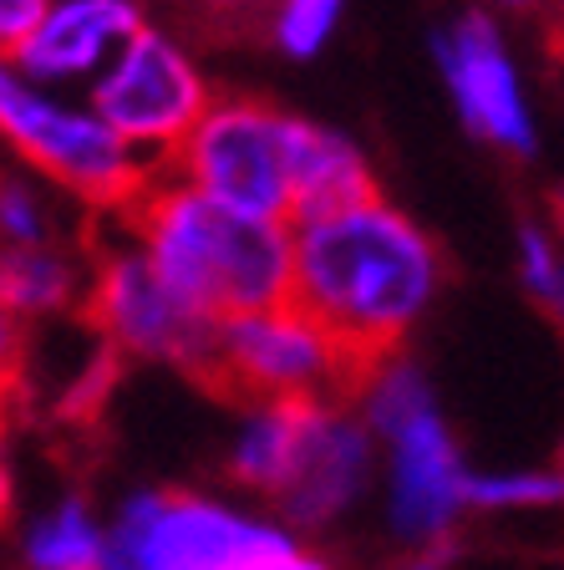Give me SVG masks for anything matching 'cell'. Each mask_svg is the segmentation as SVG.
I'll return each mask as SVG.
<instances>
[{"label": "cell", "instance_id": "obj_1", "mask_svg": "<svg viewBox=\"0 0 564 570\" xmlns=\"http://www.w3.org/2000/svg\"><path fill=\"white\" fill-rule=\"evenodd\" d=\"M290 301L342 336L356 362L407 352L447 281L443 245L376 189L356 204L290 219Z\"/></svg>", "mask_w": 564, "mask_h": 570}, {"label": "cell", "instance_id": "obj_2", "mask_svg": "<svg viewBox=\"0 0 564 570\" xmlns=\"http://www.w3.org/2000/svg\"><path fill=\"white\" fill-rule=\"evenodd\" d=\"M118 225L148 255L158 281L214 326L290 301V219L239 214L209 194L188 189L184 178L154 174Z\"/></svg>", "mask_w": 564, "mask_h": 570}, {"label": "cell", "instance_id": "obj_3", "mask_svg": "<svg viewBox=\"0 0 564 570\" xmlns=\"http://www.w3.org/2000/svg\"><path fill=\"white\" fill-rule=\"evenodd\" d=\"M382 453V520L407 556H437L468 520V459L443 417L437 387L407 352L366 362L352 387Z\"/></svg>", "mask_w": 564, "mask_h": 570}, {"label": "cell", "instance_id": "obj_4", "mask_svg": "<svg viewBox=\"0 0 564 570\" xmlns=\"http://www.w3.org/2000/svg\"><path fill=\"white\" fill-rule=\"evenodd\" d=\"M0 154L47 178L77 209L107 219H122L154 178V168L97 118L87 92L41 87L16 67V57H0Z\"/></svg>", "mask_w": 564, "mask_h": 570}, {"label": "cell", "instance_id": "obj_5", "mask_svg": "<svg viewBox=\"0 0 564 570\" xmlns=\"http://www.w3.org/2000/svg\"><path fill=\"white\" fill-rule=\"evenodd\" d=\"M295 546L270 510L204 489H132L107 520V556L128 570H259Z\"/></svg>", "mask_w": 564, "mask_h": 570}, {"label": "cell", "instance_id": "obj_6", "mask_svg": "<svg viewBox=\"0 0 564 570\" xmlns=\"http://www.w3.org/2000/svg\"><path fill=\"white\" fill-rule=\"evenodd\" d=\"M362 362L306 306L280 301L214 326L204 382L239 403H336L352 397Z\"/></svg>", "mask_w": 564, "mask_h": 570}, {"label": "cell", "instance_id": "obj_7", "mask_svg": "<svg viewBox=\"0 0 564 570\" xmlns=\"http://www.w3.org/2000/svg\"><path fill=\"white\" fill-rule=\"evenodd\" d=\"M290 122L295 112L245 92H219L199 128L184 138L164 174L239 214L295 219L290 194Z\"/></svg>", "mask_w": 564, "mask_h": 570}, {"label": "cell", "instance_id": "obj_8", "mask_svg": "<svg viewBox=\"0 0 564 570\" xmlns=\"http://www.w3.org/2000/svg\"><path fill=\"white\" fill-rule=\"evenodd\" d=\"M214 97L219 92H214L209 71L199 67V57L164 26H142L112 57V67L87 87V102L97 107V118L154 174L174 164V154L199 128Z\"/></svg>", "mask_w": 564, "mask_h": 570}, {"label": "cell", "instance_id": "obj_9", "mask_svg": "<svg viewBox=\"0 0 564 570\" xmlns=\"http://www.w3.org/2000/svg\"><path fill=\"white\" fill-rule=\"evenodd\" d=\"M82 321L92 326V336L107 352L132 356V362H164V367L194 372V377H204V367H209L214 321L199 316L194 306H184L158 281V271L132 245L128 229L92 249Z\"/></svg>", "mask_w": 564, "mask_h": 570}, {"label": "cell", "instance_id": "obj_10", "mask_svg": "<svg viewBox=\"0 0 564 570\" xmlns=\"http://www.w3.org/2000/svg\"><path fill=\"white\" fill-rule=\"evenodd\" d=\"M433 67L463 132L508 158L540 154V112L494 11H463L433 36Z\"/></svg>", "mask_w": 564, "mask_h": 570}, {"label": "cell", "instance_id": "obj_11", "mask_svg": "<svg viewBox=\"0 0 564 570\" xmlns=\"http://www.w3.org/2000/svg\"><path fill=\"white\" fill-rule=\"evenodd\" d=\"M376 474H382V453H376L372 428L352 407V397L306 403L285 479L270 499V514L290 524L295 534L342 524L376 489Z\"/></svg>", "mask_w": 564, "mask_h": 570}, {"label": "cell", "instance_id": "obj_12", "mask_svg": "<svg viewBox=\"0 0 564 570\" xmlns=\"http://www.w3.org/2000/svg\"><path fill=\"white\" fill-rule=\"evenodd\" d=\"M142 26L138 0H47L16 51V67L41 87L87 92Z\"/></svg>", "mask_w": 564, "mask_h": 570}, {"label": "cell", "instance_id": "obj_13", "mask_svg": "<svg viewBox=\"0 0 564 570\" xmlns=\"http://www.w3.org/2000/svg\"><path fill=\"white\" fill-rule=\"evenodd\" d=\"M290 194H295V219L342 209V204L376 194V168L352 132L295 118L290 122Z\"/></svg>", "mask_w": 564, "mask_h": 570}, {"label": "cell", "instance_id": "obj_14", "mask_svg": "<svg viewBox=\"0 0 564 570\" xmlns=\"http://www.w3.org/2000/svg\"><path fill=\"white\" fill-rule=\"evenodd\" d=\"M87 275H92V255H82L71 239L0 249V301L21 326L77 316L87 306Z\"/></svg>", "mask_w": 564, "mask_h": 570}, {"label": "cell", "instance_id": "obj_15", "mask_svg": "<svg viewBox=\"0 0 564 570\" xmlns=\"http://www.w3.org/2000/svg\"><path fill=\"white\" fill-rule=\"evenodd\" d=\"M26 570H102L107 566V520L87 494H61L36 510L21 530Z\"/></svg>", "mask_w": 564, "mask_h": 570}, {"label": "cell", "instance_id": "obj_16", "mask_svg": "<svg viewBox=\"0 0 564 570\" xmlns=\"http://www.w3.org/2000/svg\"><path fill=\"white\" fill-rule=\"evenodd\" d=\"M67 204L47 178L0 158V249L67 245Z\"/></svg>", "mask_w": 564, "mask_h": 570}, {"label": "cell", "instance_id": "obj_17", "mask_svg": "<svg viewBox=\"0 0 564 570\" xmlns=\"http://www.w3.org/2000/svg\"><path fill=\"white\" fill-rule=\"evenodd\" d=\"M564 510V469H473L468 474V514H550Z\"/></svg>", "mask_w": 564, "mask_h": 570}, {"label": "cell", "instance_id": "obj_18", "mask_svg": "<svg viewBox=\"0 0 564 570\" xmlns=\"http://www.w3.org/2000/svg\"><path fill=\"white\" fill-rule=\"evenodd\" d=\"M270 41L290 61H316L336 41L346 16V0H275L270 11Z\"/></svg>", "mask_w": 564, "mask_h": 570}, {"label": "cell", "instance_id": "obj_19", "mask_svg": "<svg viewBox=\"0 0 564 570\" xmlns=\"http://www.w3.org/2000/svg\"><path fill=\"white\" fill-rule=\"evenodd\" d=\"M514 265H518V285L550 316L564 321V239L544 219H524L514 229Z\"/></svg>", "mask_w": 564, "mask_h": 570}, {"label": "cell", "instance_id": "obj_20", "mask_svg": "<svg viewBox=\"0 0 564 570\" xmlns=\"http://www.w3.org/2000/svg\"><path fill=\"white\" fill-rule=\"evenodd\" d=\"M21 372H26V326L6 311V301H0V392H6V397L16 392Z\"/></svg>", "mask_w": 564, "mask_h": 570}, {"label": "cell", "instance_id": "obj_21", "mask_svg": "<svg viewBox=\"0 0 564 570\" xmlns=\"http://www.w3.org/2000/svg\"><path fill=\"white\" fill-rule=\"evenodd\" d=\"M41 11H47V0H0V57L21 51V41L31 36Z\"/></svg>", "mask_w": 564, "mask_h": 570}, {"label": "cell", "instance_id": "obj_22", "mask_svg": "<svg viewBox=\"0 0 564 570\" xmlns=\"http://www.w3.org/2000/svg\"><path fill=\"white\" fill-rule=\"evenodd\" d=\"M259 570H342V566H336V560H330L326 550H316V546H306V540H300L295 550L275 556L270 566H259Z\"/></svg>", "mask_w": 564, "mask_h": 570}, {"label": "cell", "instance_id": "obj_23", "mask_svg": "<svg viewBox=\"0 0 564 570\" xmlns=\"http://www.w3.org/2000/svg\"><path fill=\"white\" fill-rule=\"evenodd\" d=\"M16 510V469H11V453H6V439H0V524L11 520Z\"/></svg>", "mask_w": 564, "mask_h": 570}, {"label": "cell", "instance_id": "obj_24", "mask_svg": "<svg viewBox=\"0 0 564 570\" xmlns=\"http://www.w3.org/2000/svg\"><path fill=\"white\" fill-rule=\"evenodd\" d=\"M550 6H560V0H483V11L494 16H540Z\"/></svg>", "mask_w": 564, "mask_h": 570}, {"label": "cell", "instance_id": "obj_25", "mask_svg": "<svg viewBox=\"0 0 564 570\" xmlns=\"http://www.w3.org/2000/svg\"><path fill=\"white\" fill-rule=\"evenodd\" d=\"M199 6L214 16H249V11H270L275 0H199Z\"/></svg>", "mask_w": 564, "mask_h": 570}, {"label": "cell", "instance_id": "obj_26", "mask_svg": "<svg viewBox=\"0 0 564 570\" xmlns=\"http://www.w3.org/2000/svg\"><path fill=\"white\" fill-rule=\"evenodd\" d=\"M544 225H550L554 235L564 239V184H560V189H554V199H550V219H544Z\"/></svg>", "mask_w": 564, "mask_h": 570}, {"label": "cell", "instance_id": "obj_27", "mask_svg": "<svg viewBox=\"0 0 564 570\" xmlns=\"http://www.w3.org/2000/svg\"><path fill=\"white\" fill-rule=\"evenodd\" d=\"M397 570H443V560H437V556H407Z\"/></svg>", "mask_w": 564, "mask_h": 570}, {"label": "cell", "instance_id": "obj_28", "mask_svg": "<svg viewBox=\"0 0 564 570\" xmlns=\"http://www.w3.org/2000/svg\"><path fill=\"white\" fill-rule=\"evenodd\" d=\"M554 36H560V47H564V0L554 6Z\"/></svg>", "mask_w": 564, "mask_h": 570}, {"label": "cell", "instance_id": "obj_29", "mask_svg": "<svg viewBox=\"0 0 564 570\" xmlns=\"http://www.w3.org/2000/svg\"><path fill=\"white\" fill-rule=\"evenodd\" d=\"M6 413H11V397L0 392V439H6Z\"/></svg>", "mask_w": 564, "mask_h": 570}, {"label": "cell", "instance_id": "obj_30", "mask_svg": "<svg viewBox=\"0 0 564 570\" xmlns=\"http://www.w3.org/2000/svg\"><path fill=\"white\" fill-rule=\"evenodd\" d=\"M102 570H128V566H122V560H112V556H107V566Z\"/></svg>", "mask_w": 564, "mask_h": 570}, {"label": "cell", "instance_id": "obj_31", "mask_svg": "<svg viewBox=\"0 0 564 570\" xmlns=\"http://www.w3.org/2000/svg\"><path fill=\"white\" fill-rule=\"evenodd\" d=\"M554 463H560V469H564V439H560V459H554Z\"/></svg>", "mask_w": 564, "mask_h": 570}]
</instances>
